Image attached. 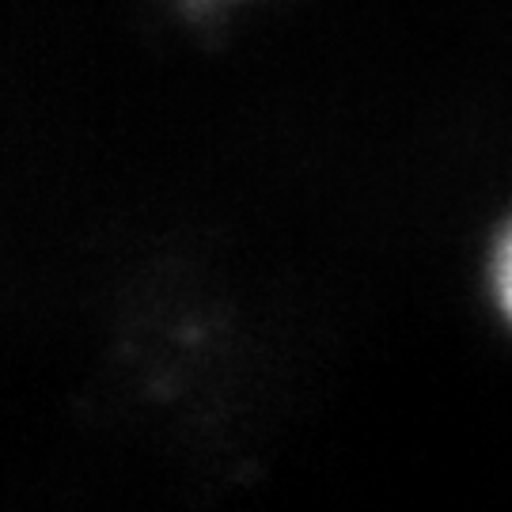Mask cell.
<instances>
[{"mask_svg": "<svg viewBox=\"0 0 512 512\" xmlns=\"http://www.w3.org/2000/svg\"><path fill=\"white\" fill-rule=\"evenodd\" d=\"M497 293H501V304L512 315V232L501 243V255H497Z\"/></svg>", "mask_w": 512, "mask_h": 512, "instance_id": "cell-1", "label": "cell"}]
</instances>
